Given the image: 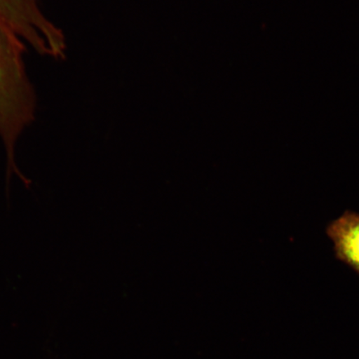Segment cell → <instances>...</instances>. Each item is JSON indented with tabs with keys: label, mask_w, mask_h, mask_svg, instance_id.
<instances>
[{
	"label": "cell",
	"mask_w": 359,
	"mask_h": 359,
	"mask_svg": "<svg viewBox=\"0 0 359 359\" xmlns=\"http://www.w3.org/2000/svg\"><path fill=\"white\" fill-rule=\"evenodd\" d=\"M25 47L20 36L0 20V138L7 154V198L13 174L25 187L31 184L18 168L15 156L18 139L36 114L35 92L25 64Z\"/></svg>",
	"instance_id": "cell-1"
},
{
	"label": "cell",
	"mask_w": 359,
	"mask_h": 359,
	"mask_svg": "<svg viewBox=\"0 0 359 359\" xmlns=\"http://www.w3.org/2000/svg\"><path fill=\"white\" fill-rule=\"evenodd\" d=\"M326 233L337 259L359 273V214L346 210L327 226Z\"/></svg>",
	"instance_id": "cell-2"
}]
</instances>
